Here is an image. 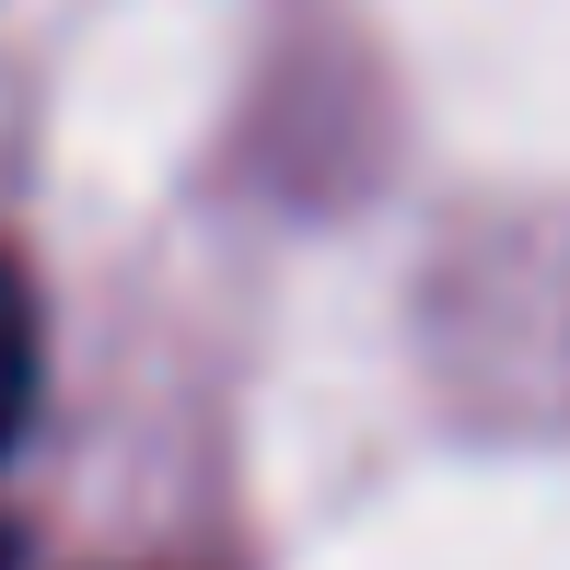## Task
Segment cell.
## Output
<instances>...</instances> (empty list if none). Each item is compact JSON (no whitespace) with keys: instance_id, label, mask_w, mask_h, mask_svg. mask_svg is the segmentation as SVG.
Here are the masks:
<instances>
[{"instance_id":"cell-1","label":"cell","mask_w":570,"mask_h":570,"mask_svg":"<svg viewBox=\"0 0 570 570\" xmlns=\"http://www.w3.org/2000/svg\"><path fill=\"white\" fill-rule=\"evenodd\" d=\"M23 407H36V292H23V268L0 256V454H12Z\"/></svg>"}]
</instances>
